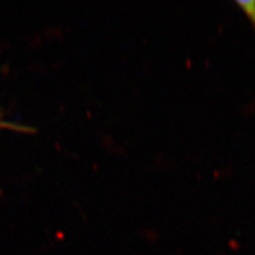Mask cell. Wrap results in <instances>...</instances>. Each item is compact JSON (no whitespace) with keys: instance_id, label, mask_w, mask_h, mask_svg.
I'll use <instances>...</instances> for the list:
<instances>
[{"instance_id":"1","label":"cell","mask_w":255,"mask_h":255,"mask_svg":"<svg viewBox=\"0 0 255 255\" xmlns=\"http://www.w3.org/2000/svg\"><path fill=\"white\" fill-rule=\"evenodd\" d=\"M236 4L241 6V9L254 25H255V0H243V1H236Z\"/></svg>"}]
</instances>
